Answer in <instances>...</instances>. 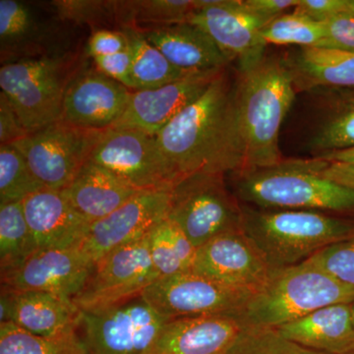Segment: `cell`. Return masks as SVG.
<instances>
[{
  "mask_svg": "<svg viewBox=\"0 0 354 354\" xmlns=\"http://www.w3.org/2000/svg\"><path fill=\"white\" fill-rule=\"evenodd\" d=\"M228 67L155 136L176 183L198 171L227 174L243 167L235 120V76Z\"/></svg>",
  "mask_w": 354,
  "mask_h": 354,
  "instance_id": "cell-1",
  "label": "cell"
},
{
  "mask_svg": "<svg viewBox=\"0 0 354 354\" xmlns=\"http://www.w3.org/2000/svg\"><path fill=\"white\" fill-rule=\"evenodd\" d=\"M295 95L286 58L265 55L255 64L237 69L235 120L243 160L241 171L283 160L279 132Z\"/></svg>",
  "mask_w": 354,
  "mask_h": 354,
  "instance_id": "cell-2",
  "label": "cell"
},
{
  "mask_svg": "<svg viewBox=\"0 0 354 354\" xmlns=\"http://www.w3.org/2000/svg\"><path fill=\"white\" fill-rule=\"evenodd\" d=\"M324 164L316 158L283 160L232 172V190L241 204L255 208L353 213L354 189L324 177Z\"/></svg>",
  "mask_w": 354,
  "mask_h": 354,
  "instance_id": "cell-3",
  "label": "cell"
},
{
  "mask_svg": "<svg viewBox=\"0 0 354 354\" xmlns=\"http://www.w3.org/2000/svg\"><path fill=\"white\" fill-rule=\"evenodd\" d=\"M242 206V232L272 270L308 260L354 236V220L323 212Z\"/></svg>",
  "mask_w": 354,
  "mask_h": 354,
  "instance_id": "cell-4",
  "label": "cell"
},
{
  "mask_svg": "<svg viewBox=\"0 0 354 354\" xmlns=\"http://www.w3.org/2000/svg\"><path fill=\"white\" fill-rule=\"evenodd\" d=\"M354 290L308 261L272 270L239 315L251 328L278 329L330 305L349 304Z\"/></svg>",
  "mask_w": 354,
  "mask_h": 354,
  "instance_id": "cell-5",
  "label": "cell"
},
{
  "mask_svg": "<svg viewBox=\"0 0 354 354\" xmlns=\"http://www.w3.org/2000/svg\"><path fill=\"white\" fill-rule=\"evenodd\" d=\"M85 50L1 65L0 88L28 132L60 120L70 84L86 66Z\"/></svg>",
  "mask_w": 354,
  "mask_h": 354,
  "instance_id": "cell-6",
  "label": "cell"
},
{
  "mask_svg": "<svg viewBox=\"0 0 354 354\" xmlns=\"http://www.w3.org/2000/svg\"><path fill=\"white\" fill-rule=\"evenodd\" d=\"M167 218L196 248L220 235L242 230L241 203L223 172L198 171L180 179L169 192Z\"/></svg>",
  "mask_w": 354,
  "mask_h": 354,
  "instance_id": "cell-7",
  "label": "cell"
},
{
  "mask_svg": "<svg viewBox=\"0 0 354 354\" xmlns=\"http://www.w3.org/2000/svg\"><path fill=\"white\" fill-rule=\"evenodd\" d=\"M169 320L142 297L82 312L80 327L88 354H149Z\"/></svg>",
  "mask_w": 354,
  "mask_h": 354,
  "instance_id": "cell-8",
  "label": "cell"
},
{
  "mask_svg": "<svg viewBox=\"0 0 354 354\" xmlns=\"http://www.w3.org/2000/svg\"><path fill=\"white\" fill-rule=\"evenodd\" d=\"M102 132L57 120L30 133L13 146L44 187L62 191L88 162Z\"/></svg>",
  "mask_w": 354,
  "mask_h": 354,
  "instance_id": "cell-9",
  "label": "cell"
},
{
  "mask_svg": "<svg viewBox=\"0 0 354 354\" xmlns=\"http://www.w3.org/2000/svg\"><path fill=\"white\" fill-rule=\"evenodd\" d=\"M88 160L109 169L141 192L171 191L176 183L158 150L156 137L141 130H106Z\"/></svg>",
  "mask_w": 354,
  "mask_h": 354,
  "instance_id": "cell-10",
  "label": "cell"
},
{
  "mask_svg": "<svg viewBox=\"0 0 354 354\" xmlns=\"http://www.w3.org/2000/svg\"><path fill=\"white\" fill-rule=\"evenodd\" d=\"M160 278L146 236L97 261L87 285L73 302L81 312L108 308L139 297Z\"/></svg>",
  "mask_w": 354,
  "mask_h": 354,
  "instance_id": "cell-11",
  "label": "cell"
},
{
  "mask_svg": "<svg viewBox=\"0 0 354 354\" xmlns=\"http://www.w3.org/2000/svg\"><path fill=\"white\" fill-rule=\"evenodd\" d=\"M252 292L234 290L193 271L158 279L142 297L167 320L239 314Z\"/></svg>",
  "mask_w": 354,
  "mask_h": 354,
  "instance_id": "cell-12",
  "label": "cell"
},
{
  "mask_svg": "<svg viewBox=\"0 0 354 354\" xmlns=\"http://www.w3.org/2000/svg\"><path fill=\"white\" fill-rule=\"evenodd\" d=\"M187 22L206 32L230 64L237 62L239 70L266 55L261 31L270 22L249 10L244 0H200Z\"/></svg>",
  "mask_w": 354,
  "mask_h": 354,
  "instance_id": "cell-13",
  "label": "cell"
},
{
  "mask_svg": "<svg viewBox=\"0 0 354 354\" xmlns=\"http://www.w3.org/2000/svg\"><path fill=\"white\" fill-rule=\"evenodd\" d=\"M65 28L53 14L44 17L27 2L0 0L1 65L71 50L65 41Z\"/></svg>",
  "mask_w": 354,
  "mask_h": 354,
  "instance_id": "cell-14",
  "label": "cell"
},
{
  "mask_svg": "<svg viewBox=\"0 0 354 354\" xmlns=\"http://www.w3.org/2000/svg\"><path fill=\"white\" fill-rule=\"evenodd\" d=\"M94 268V263L79 247L39 249L19 267L1 274V286L73 300L85 288Z\"/></svg>",
  "mask_w": 354,
  "mask_h": 354,
  "instance_id": "cell-15",
  "label": "cell"
},
{
  "mask_svg": "<svg viewBox=\"0 0 354 354\" xmlns=\"http://www.w3.org/2000/svg\"><path fill=\"white\" fill-rule=\"evenodd\" d=\"M169 192H140L106 218L91 223L79 248L95 264L111 251L145 239L167 218Z\"/></svg>",
  "mask_w": 354,
  "mask_h": 354,
  "instance_id": "cell-16",
  "label": "cell"
},
{
  "mask_svg": "<svg viewBox=\"0 0 354 354\" xmlns=\"http://www.w3.org/2000/svg\"><path fill=\"white\" fill-rule=\"evenodd\" d=\"M192 271L227 288L255 292L272 270L243 232H230L197 248Z\"/></svg>",
  "mask_w": 354,
  "mask_h": 354,
  "instance_id": "cell-17",
  "label": "cell"
},
{
  "mask_svg": "<svg viewBox=\"0 0 354 354\" xmlns=\"http://www.w3.org/2000/svg\"><path fill=\"white\" fill-rule=\"evenodd\" d=\"M131 93L95 66H86L67 88L59 120L83 129L106 131L124 113Z\"/></svg>",
  "mask_w": 354,
  "mask_h": 354,
  "instance_id": "cell-18",
  "label": "cell"
},
{
  "mask_svg": "<svg viewBox=\"0 0 354 354\" xmlns=\"http://www.w3.org/2000/svg\"><path fill=\"white\" fill-rule=\"evenodd\" d=\"M225 68L195 72L160 88L132 91L124 113L113 128H132L156 136L204 94Z\"/></svg>",
  "mask_w": 354,
  "mask_h": 354,
  "instance_id": "cell-19",
  "label": "cell"
},
{
  "mask_svg": "<svg viewBox=\"0 0 354 354\" xmlns=\"http://www.w3.org/2000/svg\"><path fill=\"white\" fill-rule=\"evenodd\" d=\"M249 328L239 314L174 319L149 354H230Z\"/></svg>",
  "mask_w": 354,
  "mask_h": 354,
  "instance_id": "cell-20",
  "label": "cell"
},
{
  "mask_svg": "<svg viewBox=\"0 0 354 354\" xmlns=\"http://www.w3.org/2000/svg\"><path fill=\"white\" fill-rule=\"evenodd\" d=\"M313 100L305 146L314 158L354 147V87L308 91Z\"/></svg>",
  "mask_w": 354,
  "mask_h": 354,
  "instance_id": "cell-21",
  "label": "cell"
},
{
  "mask_svg": "<svg viewBox=\"0 0 354 354\" xmlns=\"http://www.w3.org/2000/svg\"><path fill=\"white\" fill-rule=\"evenodd\" d=\"M28 225L39 249L79 247L91 223L70 204L62 191L44 188L22 202Z\"/></svg>",
  "mask_w": 354,
  "mask_h": 354,
  "instance_id": "cell-22",
  "label": "cell"
},
{
  "mask_svg": "<svg viewBox=\"0 0 354 354\" xmlns=\"http://www.w3.org/2000/svg\"><path fill=\"white\" fill-rule=\"evenodd\" d=\"M174 66L188 72L225 68L230 62L201 28L189 22L136 28Z\"/></svg>",
  "mask_w": 354,
  "mask_h": 354,
  "instance_id": "cell-23",
  "label": "cell"
},
{
  "mask_svg": "<svg viewBox=\"0 0 354 354\" xmlns=\"http://www.w3.org/2000/svg\"><path fill=\"white\" fill-rule=\"evenodd\" d=\"M8 293L9 322L31 334L55 337L80 327L81 310L73 300L41 292L15 291Z\"/></svg>",
  "mask_w": 354,
  "mask_h": 354,
  "instance_id": "cell-24",
  "label": "cell"
},
{
  "mask_svg": "<svg viewBox=\"0 0 354 354\" xmlns=\"http://www.w3.org/2000/svg\"><path fill=\"white\" fill-rule=\"evenodd\" d=\"M274 330L286 339L320 353L349 354L354 349L351 302L323 307Z\"/></svg>",
  "mask_w": 354,
  "mask_h": 354,
  "instance_id": "cell-25",
  "label": "cell"
},
{
  "mask_svg": "<svg viewBox=\"0 0 354 354\" xmlns=\"http://www.w3.org/2000/svg\"><path fill=\"white\" fill-rule=\"evenodd\" d=\"M62 191L74 209L90 223L106 218L141 192L90 160Z\"/></svg>",
  "mask_w": 354,
  "mask_h": 354,
  "instance_id": "cell-26",
  "label": "cell"
},
{
  "mask_svg": "<svg viewBox=\"0 0 354 354\" xmlns=\"http://www.w3.org/2000/svg\"><path fill=\"white\" fill-rule=\"evenodd\" d=\"M285 58L297 92L354 87V53L299 48Z\"/></svg>",
  "mask_w": 354,
  "mask_h": 354,
  "instance_id": "cell-27",
  "label": "cell"
},
{
  "mask_svg": "<svg viewBox=\"0 0 354 354\" xmlns=\"http://www.w3.org/2000/svg\"><path fill=\"white\" fill-rule=\"evenodd\" d=\"M121 31L127 34L133 53L132 91L160 88L195 73L174 66L136 28Z\"/></svg>",
  "mask_w": 354,
  "mask_h": 354,
  "instance_id": "cell-28",
  "label": "cell"
},
{
  "mask_svg": "<svg viewBox=\"0 0 354 354\" xmlns=\"http://www.w3.org/2000/svg\"><path fill=\"white\" fill-rule=\"evenodd\" d=\"M147 239L160 278L192 271L197 248L174 221L165 218L149 232Z\"/></svg>",
  "mask_w": 354,
  "mask_h": 354,
  "instance_id": "cell-29",
  "label": "cell"
},
{
  "mask_svg": "<svg viewBox=\"0 0 354 354\" xmlns=\"http://www.w3.org/2000/svg\"><path fill=\"white\" fill-rule=\"evenodd\" d=\"M200 0H127L115 1L116 23L124 28H145L187 22Z\"/></svg>",
  "mask_w": 354,
  "mask_h": 354,
  "instance_id": "cell-30",
  "label": "cell"
},
{
  "mask_svg": "<svg viewBox=\"0 0 354 354\" xmlns=\"http://www.w3.org/2000/svg\"><path fill=\"white\" fill-rule=\"evenodd\" d=\"M39 250L23 209L22 202L0 204V268L1 274L22 265Z\"/></svg>",
  "mask_w": 354,
  "mask_h": 354,
  "instance_id": "cell-31",
  "label": "cell"
},
{
  "mask_svg": "<svg viewBox=\"0 0 354 354\" xmlns=\"http://www.w3.org/2000/svg\"><path fill=\"white\" fill-rule=\"evenodd\" d=\"M0 354H88L76 330L55 337H41L12 322L0 324Z\"/></svg>",
  "mask_w": 354,
  "mask_h": 354,
  "instance_id": "cell-32",
  "label": "cell"
},
{
  "mask_svg": "<svg viewBox=\"0 0 354 354\" xmlns=\"http://www.w3.org/2000/svg\"><path fill=\"white\" fill-rule=\"evenodd\" d=\"M324 23L316 22L295 12L286 13L271 21L261 31L266 44L323 48L325 44Z\"/></svg>",
  "mask_w": 354,
  "mask_h": 354,
  "instance_id": "cell-33",
  "label": "cell"
},
{
  "mask_svg": "<svg viewBox=\"0 0 354 354\" xmlns=\"http://www.w3.org/2000/svg\"><path fill=\"white\" fill-rule=\"evenodd\" d=\"M44 188L15 146L0 145V204L23 202Z\"/></svg>",
  "mask_w": 354,
  "mask_h": 354,
  "instance_id": "cell-34",
  "label": "cell"
},
{
  "mask_svg": "<svg viewBox=\"0 0 354 354\" xmlns=\"http://www.w3.org/2000/svg\"><path fill=\"white\" fill-rule=\"evenodd\" d=\"M48 6V10L66 25L88 26L93 32L108 29L109 25H118L115 1L55 0Z\"/></svg>",
  "mask_w": 354,
  "mask_h": 354,
  "instance_id": "cell-35",
  "label": "cell"
},
{
  "mask_svg": "<svg viewBox=\"0 0 354 354\" xmlns=\"http://www.w3.org/2000/svg\"><path fill=\"white\" fill-rule=\"evenodd\" d=\"M230 354H327L300 346L274 329L249 328Z\"/></svg>",
  "mask_w": 354,
  "mask_h": 354,
  "instance_id": "cell-36",
  "label": "cell"
},
{
  "mask_svg": "<svg viewBox=\"0 0 354 354\" xmlns=\"http://www.w3.org/2000/svg\"><path fill=\"white\" fill-rule=\"evenodd\" d=\"M307 261L354 290V236L326 247Z\"/></svg>",
  "mask_w": 354,
  "mask_h": 354,
  "instance_id": "cell-37",
  "label": "cell"
},
{
  "mask_svg": "<svg viewBox=\"0 0 354 354\" xmlns=\"http://www.w3.org/2000/svg\"><path fill=\"white\" fill-rule=\"evenodd\" d=\"M326 50L354 53V15L349 11H344L325 21Z\"/></svg>",
  "mask_w": 354,
  "mask_h": 354,
  "instance_id": "cell-38",
  "label": "cell"
},
{
  "mask_svg": "<svg viewBox=\"0 0 354 354\" xmlns=\"http://www.w3.org/2000/svg\"><path fill=\"white\" fill-rule=\"evenodd\" d=\"M94 66L104 75L132 91L131 71L133 53L131 46L127 50L106 57L92 58Z\"/></svg>",
  "mask_w": 354,
  "mask_h": 354,
  "instance_id": "cell-39",
  "label": "cell"
},
{
  "mask_svg": "<svg viewBox=\"0 0 354 354\" xmlns=\"http://www.w3.org/2000/svg\"><path fill=\"white\" fill-rule=\"evenodd\" d=\"M129 41L124 32L118 30L101 29L94 31L86 44L88 57H106L127 50Z\"/></svg>",
  "mask_w": 354,
  "mask_h": 354,
  "instance_id": "cell-40",
  "label": "cell"
},
{
  "mask_svg": "<svg viewBox=\"0 0 354 354\" xmlns=\"http://www.w3.org/2000/svg\"><path fill=\"white\" fill-rule=\"evenodd\" d=\"M29 134L10 102L0 93V145H13Z\"/></svg>",
  "mask_w": 354,
  "mask_h": 354,
  "instance_id": "cell-41",
  "label": "cell"
},
{
  "mask_svg": "<svg viewBox=\"0 0 354 354\" xmlns=\"http://www.w3.org/2000/svg\"><path fill=\"white\" fill-rule=\"evenodd\" d=\"M348 10V0H298L293 12L323 23L330 17Z\"/></svg>",
  "mask_w": 354,
  "mask_h": 354,
  "instance_id": "cell-42",
  "label": "cell"
},
{
  "mask_svg": "<svg viewBox=\"0 0 354 354\" xmlns=\"http://www.w3.org/2000/svg\"><path fill=\"white\" fill-rule=\"evenodd\" d=\"M244 3L249 10L271 22L286 14L290 9H295L298 0H244Z\"/></svg>",
  "mask_w": 354,
  "mask_h": 354,
  "instance_id": "cell-43",
  "label": "cell"
},
{
  "mask_svg": "<svg viewBox=\"0 0 354 354\" xmlns=\"http://www.w3.org/2000/svg\"><path fill=\"white\" fill-rule=\"evenodd\" d=\"M321 174L326 178L335 183L354 189V162H325L321 169Z\"/></svg>",
  "mask_w": 354,
  "mask_h": 354,
  "instance_id": "cell-44",
  "label": "cell"
},
{
  "mask_svg": "<svg viewBox=\"0 0 354 354\" xmlns=\"http://www.w3.org/2000/svg\"><path fill=\"white\" fill-rule=\"evenodd\" d=\"M319 160H325V162H354V147L353 148L348 149V150L339 151V152H334L328 153V155L322 156Z\"/></svg>",
  "mask_w": 354,
  "mask_h": 354,
  "instance_id": "cell-45",
  "label": "cell"
},
{
  "mask_svg": "<svg viewBox=\"0 0 354 354\" xmlns=\"http://www.w3.org/2000/svg\"><path fill=\"white\" fill-rule=\"evenodd\" d=\"M348 9L354 15V0H348Z\"/></svg>",
  "mask_w": 354,
  "mask_h": 354,
  "instance_id": "cell-46",
  "label": "cell"
},
{
  "mask_svg": "<svg viewBox=\"0 0 354 354\" xmlns=\"http://www.w3.org/2000/svg\"><path fill=\"white\" fill-rule=\"evenodd\" d=\"M351 317H353V327H354V300H353V301L351 302Z\"/></svg>",
  "mask_w": 354,
  "mask_h": 354,
  "instance_id": "cell-47",
  "label": "cell"
},
{
  "mask_svg": "<svg viewBox=\"0 0 354 354\" xmlns=\"http://www.w3.org/2000/svg\"><path fill=\"white\" fill-rule=\"evenodd\" d=\"M349 354H354V349H353V351H351V353H349Z\"/></svg>",
  "mask_w": 354,
  "mask_h": 354,
  "instance_id": "cell-48",
  "label": "cell"
}]
</instances>
